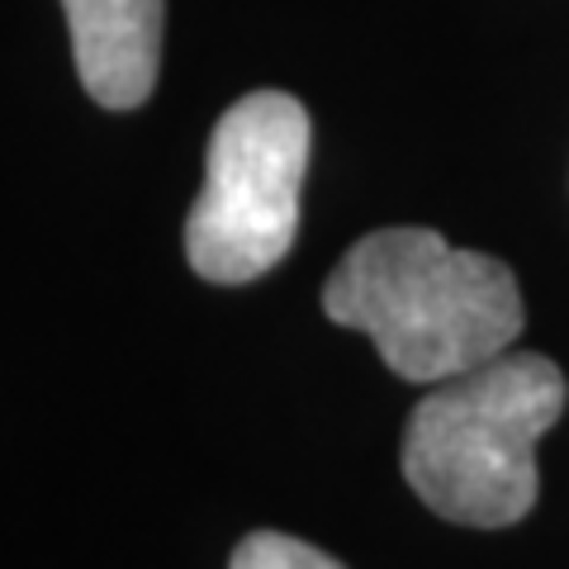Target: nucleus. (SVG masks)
Listing matches in <instances>:
<instances>
[{"label": "nucleus", "instance_id": "1", "mask_svg": "<svg viewBox=\"0 0 569 569\" xmlns=\"http://www.w3.org/2000/svg\"><path fill=\"white\" fill-rule=\"evenodd\" d=\"M323 313L366 332L399 380L441 385L503 356L522 332L518 276L432 228H376L332 266Z\"/></svg>", "mask_w": 569, "mask_h": 569}, {"label": "nucleus", "instance_id": "2", "mask_svg": "<svg viewBox=\"0 0 569 569\" xmlns=\"http://www.w3.org/2000/svg\"><path fill=\"white\" fill-rule=\"evenodd\" d=\"M565 376L550 356L503 351L432 385L403 427V479L437 518L512 527L537 503V441L565 413Z\"/></svg>", "mask_w": 569, "mask_h": 569}, {"label": "nucleus", "instance_id": "3", "mask_svg": "<svg viewBox=\"0 0 569 569\" xmlns=\"http://www.w3.org/2000/svg\"><path fill=\"white\" fill-rule=\"evenodd\" d=\"M309 110L284 91L242 96L209 133L204 190L186 213V261L213 284L261 280L295 247Z\"/></svg>", "mask_w": 569, "mask_h": 569}, {"label": "nucleus", "instance_id": "5", "mask_svg": "<svg viewBox=\"0 0 569 569\" xmlns=\"http://www.w3.org/2000/svg\"><path fill=\"white\" fill-rule=\"evenodd\" d=\"M233 569H347V565L309 541L284 537V531H252L233 550Z\"/></svg>", "mask_w": 569, "mask_h": 569}, {"label": "nucleus", "instance_id": "4", "mask_svg": "<svg viewBox=\"0 0 569 569\" xmlns=\"http://www.w3.org/2000/svg\"><path fill=\"white\" fill-rule=\"evenodd\" d=\"M62 10L86 96L104 110H138L162 67L167 0H62Z\"/></svg>", "mask_w": 569, "mask_h": 569}]
</instances>
